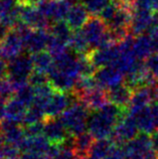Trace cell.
<instances>
[{
	"mask_svg": "<svg viewBox=\"0 0 158 159\" xmlns=\"http://www.w3.org/2000/svg\"><path fill=\"white\" fill-rule=\"evenodd\" d=\"M47 159H56V158H47Z\"/></svg>",
	"mask_w": 158,
	"mask_h": 159,
	"instance_id": "obj_50",
	"label": "cell"
},
{
	"mask_svg": "<svg viewBox=\"0 0 158 159\" xmlns=\"http://www.w3.org/2000/svg\"><path fill=\"white\" fill-rule=\"evenodd\" d=\"M151 143H152L153 149H154L155 152L158 154V131L151 134Z\"/></svg>",
	"mask_w": 158,
	"mask_h": 159,
	"instance_id": "obj_43",
	"label": "cell"
},
{
	"mask_svg": "<svg viewBox=\"0 0 158 159\" xmlns=\"http://www.w3.org/2000/svg\"><path fill=\"white\" fill-rule=\"evenodd\" d=\"M4 143H5V141H4V139H3L2 134H0V149H1V147L4 145Z\"/></svg>",
	"mask_w": 158,
	"mask_h": 159,
	"instance_id": "obj_47",
	"label": "cell"
},
{
	"mask_svg": "<svg viewBox=\"0 0 158 159\" xmlns=\"http://www.w3.org/2000/svg\"><path fill=\"white\" fill-rule=\"evenodd\" d=\"M47 83H49V78L47 76V74L35 69L32 70L29 78H28V84L33 88L45 85Z\"/></svg>",
	"mask_w": 158,
	"mask_h": 159,
	"instance_id": "obj_32",
	"label": "cell"
},
{
	"mask_svg": "<svg viewBox=\"0 0 158 159\" xmlns=\"http://www.w3.org/2000/svg\"><path fill=\"white\" fill-rule=\"evenodd\" d=\"M8 100L0 97V120L5 118V113H6V103Z\"/></svg>",
	"mask_w": 158,
	"mask_h": 159,
	"instance_id": "obj_42",
	"label": "cell"
},
{
	"mask_svg": "<svg viewBox=\"0 0 158 159\" xmlns=\"http://www.w3.org/2000/svg\"><path fill=\"white\" fill-rule=\"evenodd\" d=\"M69 48H72V51L77 54H89L92 52L82 29L74 30L73 32L72 37L69 41Z\"/></svg>",
	"mask_w": 158,
	"mask_h": 159,
	"instance_id": "obj_23",
	"label": "cell"
},
{
	"mask_svg": "<svg viewBox=\"0 0 158 159\" xmlns=\"http://www.w3.org/2000/svg\"><path fill=\"white\" fill-rule=\"evenodd\" d=\"M87 159H93V158H91V157H89V158H87Z\"/></svg>",
	"mask_w": 158,
	"mask_h": 159,
	"instance_id": "obj_51",
	"label": "cell"
},
{
	"mask_svg": "<svg viewBox=\"0 0 158 159\" xmlns=\"http://www.w3.org/2000/svg\"><path fill=\"white\" fill-rule=\"evenodd\" d=\"M43 135L52 144L56 145H64L70 137L60 117H47L44 119Z\"/></svg>",
	"mask_w": 158,
	"mask_h": 159,
	"instance_id": "obj_10",
	"label": "cell"
},
{
	"mask_svg": "<svg viewBox=\"0 0 158 159\" xmlns=\"http://www.w3.org/2000/svg\"><path fill=\"white\" fill-rule=\"evenodd\" d=\"M154 12L143 10V9H134L133 8V15L130 25V31L133 35H140L146 33L152 26Z\"/></svg>",
	"mask_w": 158,
	"mask_h": 159,
	"instance_id": "obj_13",
	"label": "cell"
},
{
	"mask_svg": "<svg viewBox=\"0 0 158 159\" xmlns=\"http://www.w3.org/2000/svg\"><path fill=\"white\" fill-rule=\"evenodd\" d=\"M152 112H153V116H154L156 130L158 131V106L157 105H154L152 107Z\"/></svg>",
	"mask_w": 158,
	"mask_h": 159,
	"instance_id": "obj_44",
	"label": "cell"
},
{
	"mask_svg": "<svg viewBox=\"0 0 158 159\" xmlns=\"http://www.w3.org/2000/svg\"><path fill=\"white\" fill-rule=\"evenodd\" d=\"M134 9H143L157 13L158 12V0H135L133 3Z\"/></svg>",
	"mask_w": 158,
	"mask_h": 159,
	"instance_id": "obj_34",
	"label": "cell"
},
{
	"mask_svg": "<svg viewBox=\"0 0 158 159\" xmlns=\"http://www.w3.org/2000/svg\"><path fill=\"white\" fill-rule=\"evenodd\" d=\"M21 151L15 145L4 143V145L0 149V158L2 159H20Z\"/></svg>",
	"mask_w": 158,
	"mask_h": 159,
	"instance_id": "obj_31",
	"label": "cell"
},
{
	"mask_svg": "<svg viewBox=\"0 0 158 159\" xmlns=\"http://www.w3.org/2000/svg\"><path fill=\"white\" fill-rule=\"evenodd\" d=\"M126 151L123 145L115 144L112 146L110 151L108 152L106 157L104 159H126Z\"/></svg>",
	"mask_w": 158,
	"mask_h": 159,
	"instance_id": "obj_37",
	"label": "cell"
},
{
	"mask_svg": "<svg viewBox=\"0 0 158 159\" xmlns=\"http://www.w3.org/2000/svg\"><path fill=\"white\" fill-rule=\"evenodd\" d=\"M95 141V137L90 132H84L73 137L72 149L78 159H87L90 157Z\"/></svg>",
	"mask_w": 158,
	"mask_h": 159,
	"instance_id": "obj_17",
	"label": "cell"
},
{
	"mask_svg": "<svg viewBox=\"0 0 158 159\" xmlns=\"http://www.w3.org/2000/svg\"><path fill=\"white\" fill-rule=\"evenodd\" d=\"M43 128H44V121L33 123L30 125H27V126H23L24 133H25L26 137H35V136L43 135Z\"/></svg>",
	"mask_w": 158,
	"mask_h": 159,
	"instance_id": "obj_35",
	"label": "cell"
},
{
	"mask_svg": "<svg viewBox=\"0 0 158 159\" xmlns=\"http://www.w3.org/2000/svg\"><path fill=\"white\" fill-rule=\"evenodd\" d=\"M0 159H2V158H0Z\"/></svg>",
	"mask_w": 158,
	"mask_h": 159,
	"instance_id": "obj_52",
	"label": "cell"
},
{
	"mask_svg": "<svg viewBox=\"0 0 158 159\" xmlns=\"http://www.w3.org/2000/svg\"><path fill=\"white\" fill-rule=\"evenodd\" d=\"M77 100L84 104L90 112L98 111L108 104L109 101L108 90L97 85L79 95Z\"/></svg>",
	"mask_w": 158,
	"mask_h": 159,
	"instance_id": "obj_9",
	"label": "cell"
},
{
	"mask_svg": "<svg viewBox=\"0 0 158 159\" xmlns=\"http://www.w3.org/2000/svg\"><path fill=\"white\" fill-rule=\"evenodd\" d=\"M127 114V110L115 104H106L103 108L90 114L88 119V132L96 140L110 138L115 126Z\"/></svg>",
	"mask_w": 158,
	"mask_h": 159,
	"instance_id": "obj_1",
	"label": "cell"
},
{
	"mask_svg": "<svg viewBox=\"0 0 158 159\" xmlns=\"http://www.w3.org/2000/svg\"><path fill=\"white\" fill-rule=\"evenodd\" d=\"M88 56L97 70L104 66H114L120 56L119 43H113L104 48L93 49Z\"/></svg>",
	"mask_w": 158,
	"mask_h": 159,
	"instance_id": "obj_7",
	"label": "cell"
},
{
	"mask_svg": "<svg viewBox=\"0 0 158 159\" xmlns=\"http://www.w3.org/2000/svg\"><path fill=\"white\" fill-rule=\"evenodd\" d=\"M14 94L15 91L10 80L8 78L0 79V97L9 100L11 98H13Z\"/></svg>",
	"mask_w": 158,
	"mask_h": 159,
	"instance_id": "obj_33",
	"label": "cell"
},
{
	"mask_svg": "<svg viewBox=\"0 0 158 159\" xmlns=\"http://www.w3.org/2000/svg\"><path fill=\"white\" fill-rule=\"evenodd\" d=\"M113 145L114 142L110 138L96 140L92 147V150H91L90 157L93 159H104Z\"/></svg>",
	"mask_w": 158,
	"mask_h": 159,
	"instance_id": "obj_26",
	"label": "cell"
},
{
	"mask_svg": "<svg viewBox=\"0 0 158 159\" xmlns=\"http://www.w3.org/2000/svg\"><path fill=\"white\" fill-rule=\"evenodd\" d=\"M14 98L19 100L22 104H24L27 108L30 107L33 102H34L35 94H34V88L30 86L29 84H26L23 87L19 88V89L15 92Z\"/></svg>",
	"mask_w": 158,
	"mask_h": 159,
	"instance_id": "obj_28",
	"label": "cell"
},
{
	"mask_svg": "<svg viewBox=\"0 0 158 159\" xmlns=\"http://www.w3.org/2000/svg\"><path fill=\"white\" fill-rule=\"evenodd\" d=\"M133 52L140 61H146L151 54H153L151 40L148 33H143L135 37L133 43Z\"/></svg>",
	"mask_w": 158,
	"mask_h": 159,
	"instance_id": "obj_22",
	"label": "cell"
},
{
	"mask_svg": "<svg viewBox=\"0 0 158 159\" xmlns=\"http://www.w3.org/2000/svg\"><path fill=\"white\" fill-rule=\"evenodd\" d=\"M47 118L45 115V111L43 108H41L39 106L32 105L30 107L27 108L25 117H24L22 126H27L36 122H40V121H44V119Z\"/></svg>",
	"mask_w": 158,
	"mask_h": 159,
	"instance_id": "obj_27",
	"label": "cell"
},
{
	"mask_svg": "<svg viewBox=\"0 0 158 159\" xmlns=\"http://www.w3.org/2000/svg\"><path fill=\"white\" fill-rule=\"evenodd\" d=\"M48 32L56 39L63 40L69 44V41L72 37L74 30L70 27L65 20H60V21H55L51 24V26L48 28Z\"/></svg>",
	"mask_w": 158,
	"mask_h": 159,
	"instance_id": "obj_24",
	"label": "cell"
},
{
	"mask_svg": "<svg viewBox=\"0 0 158 159\" xmlns=\"http://www.w3.org/2000/svg\"><path fill=\"white\" fill-rule=\"evenodd\" d=\"M76 101L77 98L72 92L64 93L56 91L49 99L47 105L45 106V115L47 117H59Z\"/></svg>",
	"mask_w": 158,
	"mask_h": 159,
	"instance_id": "obj_11",
	"label": "cell"
},
{
	"mask_svg": "<svg viewBox=\"0 0 158 159\" xmlns=\"http://www.w3.org/2000/svg\"><path fill=\"white\" fill-rule=\"evenodd\" d=\"M113 0H83V4L92 16H99Z\"/></svg>",
	"mask_w": 158,
	"mask_h": 159,
	"instance_id": "obj_30",
	"label": "cell"
},
{
	"mask_svg": "<svg viewBox=\"0 0 158 159\" xmlns=\"http://www.w3.org/2000/svg\"><path fill=\"white\" fill-rule=\"evenodd\" d=\"M0 57H2V52H1V43H0Z\"/></svg>",
	"mask_w": 158,
	"mask_h": 159,
	"instance_id": "obj_48",
	"label": "cell"
},
{
	"mask_svg": "<svg viewBox=\"0 0 158 159\" xmlns=\"http://www.w3.org/2000/svg\"><path fill=\"white\" fill-rule=\"evenodd\" d=\"M27 111V107L22 104L16 98H11L6 103V113L5 118L9 119L17 124L23 123L24 117Z\"/></svg>",
	"mask_w": 158,
	"mask_h": 159,
	"instance_id": "obj_21",
	"label": "cell"
},
{
	"mask_svg": "<svg viewBox=\"0 0 158 159\" xmlns=\"http://www.w3.org/2000/svg\"><path fill=\"white\" fill-rule=\"evenodd\" d=\"M89 113L88 108L77 100L60 116V119L70 135L74 137L86 132L88 129Z\"/></svg>",
	"mask_w": 158,
	"mask_h": 159,
	"instance_id": "obj_2",
	"label": "cell"
},
{
	"mask_svg": "<svg viewBox=\"0 0 158 159\" xmlns=\"http://www.w3.org/2000/svg\"><path fill=\"white\" fill-rule=\"evenodd\" d=\"M0 134H1V124H0Z\"/></svg>",
	"mask_w": 158,
	"mask_h": 159,
	"instance_id": "obj_49",
	"label": "cell"
},
{
	"mask_svg": "<svg viewBox=\"0 0 158 159\" xmlns=\"http://www.w3.org/2000/svg\"><path fill=\"white\" fill-rule=\"evenodd\" d=\"M128 159H158L148 134L140 133L124 145Z\"/></svg>",
	"mask_w": 158,
	"mask_h": 159,
	"instance_id": "obj_4",
	"label": "cell"
},
{
	"mask_svg": "<svg viewBox=\"0 0 158 159\" xmlns=\"http://www.w3.org/2000/svg\"><path fill=\"white\" fill-rule=\"evenodd\" d=\"M118 8H119V4H117L114 1L111 2L109 5H108L105 9L101 12V14L99 15V17L101 18L106 24H108L112 19H113V17L116 14V12H117V10H118Z\"/></svg>",
	"mask_w": 158,
	"mask_h": 159,
	"instance_id": "obj_36",
	"label": "cell"
},
{
	"mask_svg": "<svg viewBox=\"0 0 158 159\" xmlns=\"http://www.w3.org/2000/svg\"><path fill=\"white\" fill-rule=\"evenodd\" d=\"M0 124H1V134L5 143L15 145L18 147L26 138L23 127L20 126L19 124L6 118L0 120Z\"/></svg>",
	"mask_w": 158,
	"mask_h": 159,
	"instance_id": "obj_12",
	"label": "cell"
},
{
	"mask_svg": "<svg viewBox=\"0 0 158 159\" xmlns=\"http://www.w3.org/2000/svg\"><path fill=\"white\" fill-rule=\"evenodd\" d=\"M24 49L23 40L13 29H11L7 36L1 43V52L2 57L7 61L12 58L20 56Z\"/></svg>",
	"mask_w": 158,
	"mask_h": 159,
	"instance_id": "obj_14",
	"label": "cell"
},
{
	"mask_svg": "<svg viewBox=\"0 0 158 159\" xmlns=\"http://www.w3.org/2000/svg\"><path fill=\"white\" fill-rule=\"evenodd\" d=\"M94 78L97 85L106 90H110L125 82V74L116 66H108L97 70Z\"/></svg>",
	"mask_w": 158,
	"mask_h": 159,
	"instance_id": "obj_6",
	"label": "cell"
},
{
	"mask_svg": "<svg viewBox=\"0 0 158 159\" xmlns=\"http://www.w3.org/2000/svg\"><path fill=\"white\" fill-rule=\"evenodd\" d=\"M81 29L92 51L114 43L110 39L107 24L99 16L90 17Z\"/></svg>",
	"mask_w": 158,
	"mask_h": 159,
	"instance_id": "obj_3",
	"label": "cell"
},
{
	"mask_svg": "<svg viewBox=\"0 0 158 159\" xmlns=\"http://www.w3.org/2000/svg\"><path fill=\"white\" fill-rule=\"evenodd\" d=\"M139 129L137 127L134 117L127 112V114L115 126L110 139L118 145H125L127 142L138 135Z\"/></svg>",
	"mask_w": 158,
	"mask_h": 159,
	"instance_id": "obj_5",
	"label": "cell"
},
{
	"mask_svg": "<svg viewBox=\"0 0 158 159\" xmlns=\"http://www.w3.org/2000/svg\"><path fill=\"white\" fill-rule=\"evenodd\" d=\"M10 30H11L10 27H8L6 24H4L0 21V43H2L4 40V39L7 36V34L9 33Z\"/></svg>",
	"mask_w": 158,
	"mask_h": 159,
	"instance_id": "obj_41",
	"label": "cell"
},
{
	"mask_svg": "<svg viewBox=\"0 0 158 159\" xmlns=\"http://www.w3.org/2000/svg\"><path fill=\"white\" fill-rule=\"evenodd\" d=\"M19 4L20 20L25 22L32 29H45V30H48V28L52 22L47 16L41 13L35 5H27V4L22 3Z\"/></svg>",
	"mask_w": 158,
	"mask_h": 159,
	"instance_id": "obj_8",
	"label": "cell"
},
{
	"mask_svg": "<svg viewBox=\"0 0 158 159\" xmlns=\"http://www.w3.org/2000/svg\"><path fill=\"white\" fill-rule=\"evenodd\" d=\"M68 48H69L68 43L59 39H56V37L51 34L48 43H47V52L53 57V58H56L57 57L61 56V54L65 53L66 52H69Z\"/></svg>",
	"mask_w": 158,
	"mask_h": 159,
	"instance_id": "obj_29",
	"label": "cell"
},
{
	"mask_svg": "<svg viewBox=\"0 0 158 159\" xmlns=\"http://www.w3.org/2000/svg\"><path fill=\"white\" fill-rule=\"evenodd\" d=\"M90 13L83 3H74L70 8L65 21L73 30H79L85 25L90 18Z\"/></svg>",
	"mask_w": 158,
	"mask_h": 159,
	"instance_id": "obj_18",
	"label": "cell"
},
{
	"mask_svg": "<svg viewBox=\"0 0 158 159\" xmlns=\"http://www.w3.org/2000/svg\"><path fill=\"white\" fill-rule=\"evenodd\" d=\"M31 58L33 61V66H34L35 70H41V72L48 73V70L52 68L55 65V58L49 53L47 51H43L36 53L31 54Z\"/></svg>",
	"mask_w": 158,
	"mask_h": 159,
	"instance_id": "obj_25",
	"label": "cell"
},
{
	"mask_svg": "<svg viewBox=\"0 0 158 159\" xmlns=\"http://www.w3.org/2000/svg\"><path fill=\"white\" fill-rule=\"evenodd\" d=\"M114 2H116L117 4H120V5H130L133 6V3H134L135 0H113Z\"/></svg>",
	"mask_w": 158,
	"mask_h": 159,
	"instance_id": "obj_45",
	"label": "cell"
},
{
	"mask_svg": "<svg viewBox=\"0 0 158 159\" xmlns=\"http://www.w3.org/2000/svg\"><path fill=\"white\" fill-rule=\"evenodd\" d=\"M154 101V88L152 87H140L133 91L132 98L128 107V113H133L148 107Z\"/></svg>",
	"mask_w": 158,
	"mask_h": 159,
	"instance_id": "obj_16",
	"label": "cell"
},
{
	"mask_svg": "<svg viewBox=\"0 0 158 159\" xmlns=\"http://www.w3.org/2000/svg\"><path fill=\"white\" fill-rule=\"evenodd\" d=\"M147 70L158 80V53H153L145 61Z\"/></svg>",
	"mask_w": 158,
	"mask_h": 159,
	"instance_id": "obj_38",
	"label": "cell"
},
{
	"mask_svg": "<svg viewBox=\"0 0 158 159\" xmlns=\"http://www.w3.org/2000/svg\"><path fill=\"white\" fill-rule=\"evenodd\" d=\"M17 2V0H0V19L8 13Z\"/></svg>",
	"mask_w": 158,
	"mask_h": 159,
	"instance_id": "obj_39",
	"label": "cell"
},
{
	"mask_svg": "<svg viewBox=\"0 0 158 159\" xmlns=\"http://www.w3.org/2000/svg\"><path fill=\"white\" fill-rule=\"evenodd\" d=\"M51 33L45 29H33L25 39L23 40L24 49L30 54L43 52L47 49Z\"/></svg>",
	"mask_w": 158,
	"mask_h": 159,
	"instance_id": "obj_15",
	"label": "cell"
},
{
	"mask_svg": "<svg viewBox=\"0 0 158 159\" xmlns=\"http://www.w3.org/2000/svg\"><path fill=\"white\" fill-rule=\"evenodd\" d=\"M8 78V61L3 57H0V79Z\"/></svg>",
	"mask_w": 158,
	"mask_h": 159,
	"instance_id": "obj_40",
	"label": "cell"
},
{
	"mask_svg": "<svg viewBox=\"0 0 158 159\" xmlns=\"http://www.w3.org/2000/svg\"><path fill=\"white\" fill-rule=\"evenodd\" d=\"M129 114L134 117L137 127H138L141 133L148 134V135L154 133L156 127H155V121H154V116H153L152 108L148 106L143 109H140V110L136 112L129 113Z\"/></svg>",
	"mask_w": 158,
	"mask_h": 159,
	"instance_id": "obj_19",
	"label": "cell"
},
{
	"mask_svg": "<svg viewBox=\"0 0 158 159\" xmlns=\"http://www.w3.org/2000/svg\"><path fill=\"white\" fill-rule=\"evenodd\" d=\"M154 102H155V105L158 106V84L154 88Z\"/></svg>",
	"mask_w": 158,
	"mask_h": 159,
	"instance_id": "obj_46",
	"label": "cell"
},
{
	"mask_svg": "<svg viewBox=\"0 0 158 159\" xmlns=\"http://www.w3.org/2000/svg\"><path fill=\"white\" fill-rule=\"evenodd\" d=\"M133 90L130 87H128L125 83L121 84L119 86H116L112 89L108 90V96L109 101L115 105L128 110L129 104H130L132 98Z\"/></svg>",
	"mask_w": 158,
	"mask_h": 159,
	"instance_id": "obj_20",
	"label": "cell"
}]
</instances>
